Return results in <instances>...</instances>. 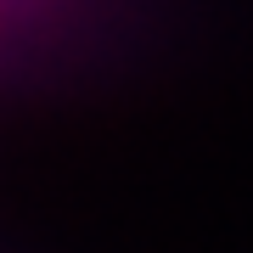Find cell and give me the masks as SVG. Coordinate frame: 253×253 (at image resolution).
<instances>
[]
</instances>
